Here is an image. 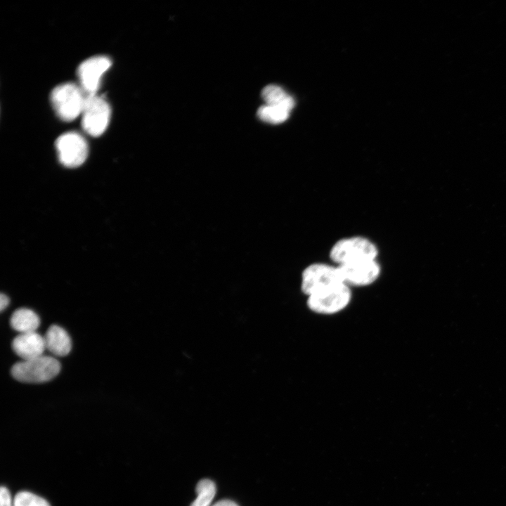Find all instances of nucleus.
<instances>
[{"label":"nucleus","mask_w":506,"mask_h":506,"mask_svg":"<svg viewBox=\"0 0 506 506\" xmlns=\"http://www.w3.org/2000/svg\"><path fill=\"white\" fill-rule=\"evenodd\" d=\"M111 64L108 57L99 56L89 58L79 65L77 74L82 89L86 95L96 94L103 74Z\"/></svg>","instance_id":"obj_9"},{"label":"nucleus","mask_w":506,"mask_h":506,"mask_svg":"<svg viewBox=\"0 0 506 506\" xmlns=\"http://www.w3.org/2000/svg\"><path fill=\"white\" fill-rule=\"evenodd\" d=\"M60 370V364L52 356H41L22 360L11 368L13 377L22 382L41 383L55 377Z\"/></svg>","instance_id":"obj_2"},{"label":"nucleus","mask_w":506,"mask_h":506,"mask_svg":"<svg viewBox=\"0 0 506 506\" xmlns=\"http://www.w3.org/2000/svg\"><path fill=\"white\" fill-rule=\"evenodd\" d=\"M12 348L22 360L43 356L46 349L44 337L36 332L20 333L13 339Z\"/></svg>","instance_id":"obj_10"},{"label":"nucleus","mask_w":506,"mask_h":506,"mask_svg":"<svg viewBox=\"0 0 506 506\" xmlns=\"http://www.w3.org/2000/svg\"><path fill=\"white\" fill-rule=\"evenodd\" d=\"M351 299L350 287L339 283L309 295L307 305L315 313L333 314L345 309Z\"/></svg>","instance_id":"obj_4"},{"label":"nucleus","mask_w":506,"mask_h":506,"mask_svg":"<svg viewBox=\"0 0 506 506\" xmlns=\"http://www.w3.org/2000/svg\"><path fill=\"white\" fill-rule=\"evenodd\" d=\"M10 324L13 330L20 333L33 332L39 326L40 319L32 310L21 308L13 312Z\"/></svg>","instance_id":"obj_12"},{"label":"nucleus","mask_w":506,"mask_h":506,"mask_svg":"<svg viewBox=\"0 0 506 506\" xmlns=\"http://www.w3.org/2000/svg\"><path fill=\"white\" fill-rule=\"evenodd\" d=\"M56 147L60 163L67 167L80 166L88 155V145L85 138L74 131L60 135L56 141Z\"/></svg>","instance_id":"obj_7"},{"label":"nucleus","mask_w":506,"mask_h":506,"mask_svg":"<svg viewBox=\"0 0 506 506\" xmlns=\"http://www.w3.org/2000/svg\"><path fill=\"white\" fill-rule=\"evenodd\" d=\"M290 111L280 106L264 105L257 110L259 118L271 124H280L290 115Z\"/></svg>","instance_id":"obj_15"},{"label":"nucleus","mask_w":506,"mask_h":506,"mask_svg":"<svg viewBox=\"0 0 506 506\" xmlns=\"http://www.w3.org/2000/svg\"><path fill=\"white\" fill-rule=\"evenodd\" d=\"M0 505L13 506L9 491L4 486H1L0 490Z\"/></svg>","instance_id":"obj_17"},{"label":"nucleus","mask_w":506,"mask_h":506,"mask_svg":"<svg viewBox=\"0 0 506 506\" xmlns=\"http://www.w3.org/2000/svg\"><path fill=\"white\" fill-rule=\"evenodd\" d=\"M86 96L73 83L56 86L51 93V101L57 115L65 122H70L82 114Z\"/></svg>","instance_id":"obj_3"},{"label":"nucleus","mask_w":506,"mask_h":506,"mask_svg":"<svg viewBox=\"0 0 506 506\" xmlns=\"http://www.w3.org/2000/svg\"><path fill=\"white\" fill-rule=\"evenodd\" d=\"M377 246L369 239L353 236L337 240L331 247L330 257L336 266L351 263L376 260Z\"/></svg>","instance_id":"obj_1"},{"label":"nucleus","mask_w":506,"mask_h":506,"mask_svg":"<svg viewBox=\"0 0 506 506\" xmlns=\"http://www.w3.org/2000/svg\"><path fill=\"white\" fill-rule=\"evenodd\" d=\"M261 96L266 105L280 106L290 111L295 105L294 98L277 85L265 86L261 91Z\"/></svg>","instance_id":"obj_13"},{"label":"nucleus","mask_w":506,"mask_h":506,"mask_svg":"<svg viewBox=\"0 0 506 506\" xmlns=\"http://www.w3.org/2000/svg\"><path fill=\"white\" fill-rule=\"evenodd\" d=\"M344 283L337 266L323 263L309 264L301 275V288L308 297L327 287Z\"/></svg>","instance_id":"obj_6"},{"label":"nucleus","mask_w":506,"mask_h":506,"mask_svg":"<svg viewBox=\"0 0 506 506\" xmlns=\"http://www.w3.org/2000/svg\"><path fill=\"white\" fill-rule=\"evenodd\" d=\"M197 498L190 506H212L216 488L215 484L210 479L200 480L195 488Z\"/></svg>","instance_id":"obj_14"},{"label":"nucleus","mask_w":506,"mask_h":506,"mask_svg":"<svg viewBox=\"0 0 506 506\" xmlns=\"http://www.w3.org/2000/svg\"><path fill=\"white\" fill-rule=\"evenodd\" d=\"M337 267L343 282L349 287L370 285L377 280L381 273L377 259L358 261Z\"/></svg>","instance_id":"obj_8"},{"label":"nucleus","mask_w":506,"mask_h":506,"mask_svg":"<svg viewBox=\"0 0 506 506\" xmlns=\"http://www.w3.org/2000/svg\"><path fill=\"white\" fill-rule=\"evenodd\" d=\"M111 110L108 102L96 94L86 95L82 112L83 129L92 136H98L106 130Z\"/></svg>","instance_id":"obj_5"},{"label":"nucleus","mask_w":506,"mask_h":506,"mask_svg":"<svg viewBox=\"0 0 506 506\" xmlns=\"http://www.w3.org/2000/svg\"><path fill=\"white\" fill-rule=\"evenodd\" d=\"M212 506H238L235 502L230 500H221Z\"/></svg>","instance_id":"obj_19"},{"label":"nucleus","mask_w":506,"mask_h":506,"mask_svg":"<svg viewBox=\"0 0 506 506\" xmlns=\"http://www.w3.org/2000/svg\"><path fill=\"white\" fill-rule=\"evenodd\" d=\"M8 304H9V299H8V297L6 294L1 293V296H0V309H1V311H3L8 306Z\"/></svg>","instance_id":"obj_18"},{"label":"nucleus","mask_w":506,"mask_h":506,"mask_svg":"<svg viewBox=\"0 0 506 506\" xmlns=\"http://www.w3.org/2000/svg\"><path fill=\"white\" fill-rule=\"evenodd\" d=\"M44 337L46 349L57 356L67 355L72 348L71 339L67 332L58 325H51Z\"/></svg>","instance_id":"obj_11"},{"label":"nucleus","mask_w":506,"mask_h":506,"mask_svg":"<svg viewBox=\"0 0 506 506\" xmlns=\"http://www.w3.org/2000/svg\"><path fill=\"white\" fill-rule=\"evenodd\" d=\"M13 506H50L44 498L28 491L17 493L13 500Z\"/></svg>","instance_id":"obj_16"}]
</instances>
